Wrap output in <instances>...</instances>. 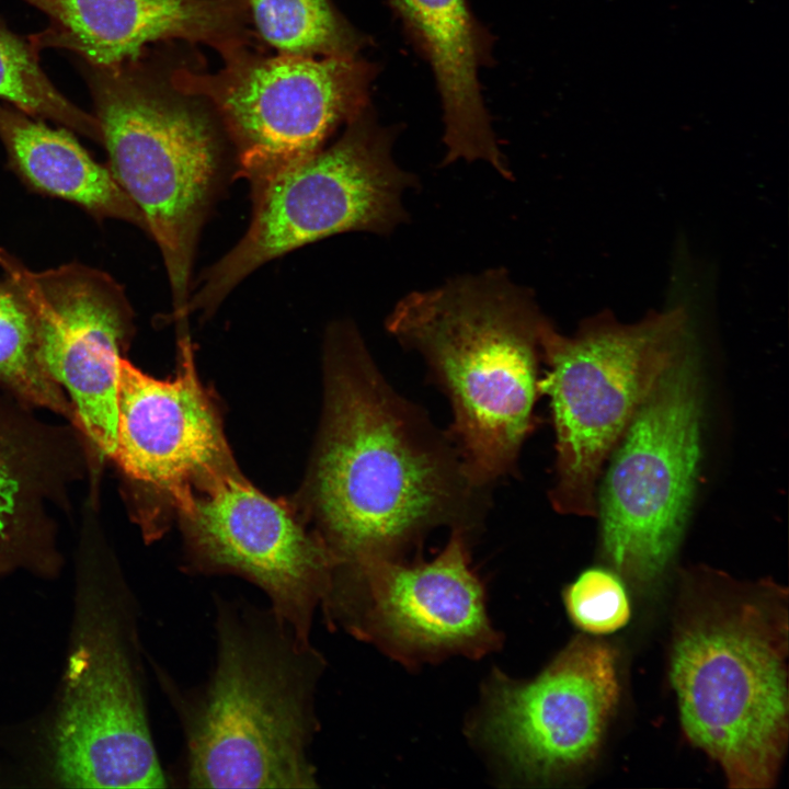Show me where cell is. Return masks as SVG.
Returning a JSON list of instances; mask_svg holds the SVG:
<instances>
[{"instance_id":"1","label":"cell","mask_w":789,"mask_h":789,"mask_svg":"<svg viewBox=\"0 0 789 789\" xmlns=\"http://www.w3.org/2000/svg\"><path fill=\"white\" fill-rule=\"evenodd\" d=\"M324 377L307 500L331 573L403 559L439 527L472 539L491 488L471 473L449 431L389 384L351 321L327 332Z\"/></svg>"},{"instance_id":"2","label":"cell","mask_w":789,"mask_h":789,"mask_svg":"<svg viewBox=\"0 0 789 789\" xmlns=\"http://www.w3.org/2000/svg\"><path fill=\"white\" fill-rule=\"evenodd\" d=\"M215 599V662L208 678L182 690L159 673L181 723L191 788L318 787L310 747L323 655L270 606Z\"/></svg>"},{"instance_id":"3","label":"cell","mask_w":789,"mask_h":789,"mask_svg":"<svg viewBox=\"0 0 789 789\" xmlns=\"http://www.w3.org/2000/svg\"><path fill=\"white\" fill-rule=\"evenodd\" d=\"M547 318L502 268L412 291L387 331L419 353L453 411L449 433L474 478L492 488L516 471L535 427Z\"/></svg>"},{"instance_id":"4","label":"cell","mask_w":789,"mask_h":789,"mask_svg":"<svg viewBox=\"0 0 789 789\" xmlns=\"http://www.w3.org/2000/svg\"><path fill=\"white\" fill-rule=\"evenodd\" d=\"M75 561L67 654L43 731L44 780L61 788H164L138 604L95 519H85Z\"/></svg>"},{"instance_id":"5","label":"cell","mask_w":789,"mask_h":789,"mask_svg":"<svg viewBox=\"0 0 789 789\" xmlns=\"http://www.w3.org/2000/svg\"><path fill=\"white\" fill-rule=\"evenodd\" d=\"M112 175L141 213L185 322L198 233L218 184L222 147L203 100L178 90L142 55L100 67L79 60Z\"/></svg>"},{"instance_id":"6","label":"cell","mask_w":789,"mask_h":789,"mask_svg":"<svg viewBox=\"0 0 789 789\" xmlns=\"http://www.w3.org/2000/svg\"><path fill=\"white\" fill-rule=\"evenodd\" d=\"M788 622L771 588L716 602L676 632L670 676L683 730L730 788L773 786L788 741Z\"/></svg>"},{"instance_id":"7","label":"cell","mask_w":789,"mask_h":789,"mask_svg":"<svg viewBox=\"0 0 789 789\" xmlns=\"http://www.w3.org/2000/svg\"><path fill=\"white\" fill-rule=\"evenodd\" d=\"M684 307L654 312L636 323L602 313L573 335L547 319L540 334L556 432L554 482L549 491L560 514L597 516L603 466L664 370L690 345Z\"/></svg>"},{"instance_id":"8","label":"cell","mask_w":789,"mask_h":789,"mask_svg":"<svg viewBox=\"0 0 789 789\" xmlns=\"http://www.w3.org/2000/svg\"><path fill=\"white\" fill-rule=\"evenodd\" d=\"M395 136L368 106L333 145L253 187L245 235L205 272L188 313L210 315L258 267L305 244L346 231L388 235L403 224L402 195L418 181L395 162Z\"/></svg>"},{"instance_id":"9","label":"cell","mask_w":789,"mask_h":789,"mask_svg":"<svg viewBox=\"0 0 789 789\" xmlns=\"http://www.w3.org/2000/svg\"><path fill=\"white\" fill-rule=\"evenodd\" d=\"M699 359L690 344L659 377L609 455L597 500L606 560L641 586L671 564L700 460Z\"/></svg>"},{"instance_id":"10","label":"cell","mask_w":789,"mask_h":789,"mask_svg":"<svg viewBox=\"0 0 789 789\" xmlns=\"http://www.w3.org/2000/svg\"><path fill=\"white\" fill-rule=\"evenodd\" d=\"M375 76L357 55L262 57L247 49L217 72L179 68L169 79L210 105L253 188L321 149L341 123L367 108Z\"/></svg>"},{"instance_id":"11","label":"cell","mask_w":789,"mask_h":789,"mask_svg":"<svg viewBox=\"0 0 789 789\" xmlns=\"http://www.w3.org/2000/svg\"><path fill=\"white\" fill-rule=\"evenodd\" d=\"M471 542L466 534L450 531L431 561L377 558L333 572L319 608L332 629H344L405 665L482 658L501 639L471 567Z\"/></svg>"},{"instance_id":"12","label":"cell","mask_w":789,"mask_h":789,"mask_svg":"<svg viewBox=\"0 0 789 789\" xmlns=\"http://www.w3.org/2000/svg\"><path fill=\"white\" fill-rule=\"evenodd\" d=\"M0 268L32 310L39 363L71 404V425L87 447L88 478L99 482L115 450L118 366L134 334L125 290L81 263L32 271L2 248Z\"/></svg>"},{"instance_id":"13","label":"cell","mask_w":789,"mask_h":789,"mask_svg":"<svg viewBox=\"0 0 789 789\" xmlns=\"http://www.w3.org/2000/svg\"><path fill=\"white\" fill-rule=\"evenodd\" d=\"M619 694L615 650L578 637L534 679L494 670L469 729L508 778L545 784L593 758Z\"/></svg>"},{"instance_id":"14","label":"cell","mask_w":789,"mask_h":789,"mask_svg":"<svg viewBox=\"0 0 789 789\" xmlns=\"http://www.w3.org/2000/svg\"><path fill=\"white\" fill-rule=\"evenodd\" d=\"M178 510L192 573L248 580L297 637L310 640L332 559L288 505L262 494L230 467L195 485Z\"/></svg>"},{"instance_id":"15","label":"cell","mask_w":789,"mask_h":789,"mask_svg":"<svg viewBox=\"0 0 789 789\" xmlns=\"http://www.w3.org/2000/svg\"><path fill=\"white\" fill-rule=\"evenodd\" d=\"M179 335L180 365L172 380L155 379L125 357L119 361L111 460L133 505L157 493L178 507L196 484L233 467L218 413L197 378L190 336Z\"/></svg>"},{"instance_id":"16","label":"cell","mask_w":789,"mask_h":789,"mask_svg":"<svg viewBox=\"0 0 789 789\" xmlns=\"http://www.w3.org/2000/svg\"><path fill=\"white\" fill-rule=\"evenodd\" d=\"M33 410L0 387V579L60 575L56 514H70L72 488L89 474L81 434Z\"/></svg>"},{"instance_id":"17","label":"cell","mask_w":789,"mask_h":789,"mask_svg":"<svg viewBox=\"0 0 789 789\" xmlns=\"http://www.w3.org/2000/svg\"><path fill=\"white\" fill-rule=\"evenodd\" d=\"M48 19L28 37L37 50L66 49L80 61L111 67L142 55L148 44H205L224 60L248 49L244 0H22Z\"/></svg>"},{"instance_id":"18","label":"cell","mask_w":789,"mask_h":789,"mask_svg":"<svg viewBox=\"0 0 789 789\" xmlns=\"http://www.w3.org/2000/svg\"><path fill=\"white\" fill-rule=\"evenodd\" d=\"M434 72L444 111V164L484 161L500 175L513 173L485 110L478 70L490 42L466 0H389Z\"/></svg>"},{"instance_id":"19","label":"cell","mask_w":789,"mask_h":789,"mask_svg":"<svg viewBox=\"0 0 789 789\" xmlns=\"http://www.w3.org/2000/svg\"><path fill=\"white\" fill-rule=\"evenodd\" d=\"M0 140L10 169L33 192L75 204L96 220L119 219L147 231L141 213L110 169L71 130L52 128L0 101Z\"/></svg>"},{"instance_id":"20","label":"cell","mask_w":789,"mask_h":789,"mask_svg":"<svg viewBox=\"0 0 789 789\" xmlns=\"http://www.w3.org/2000/svg\"><path fill=\"white\" fill-rule=\"evenodd\" d=\"M261 37L281 55L356 56L366 39L330 0H244Z\"/></svg>"},{"instance_id":"21","label":"cell","mask_w":789,"mask_h":789,"mask_svg":"<svg viewBox=\"0 0 789 789\" xmlns=\"http://www.w3.org/2000/svg\"><path fill=\"white\" fill-rule=\"evenodd\" d=\"M0 387L23 403L72 424L73 411L67 396L39 363L32 310L7 277L0 281Z\"/></svg>"},{"instance_id":"22","label":"cell","mask_w":789,"mask_h":789,"mask_svg":"<svg viewBox=\"0 0 789 789\" xmlns=\"http://www.w3.org/2000/svg\"><path fill=\"white\" fill-rule=\"evenodd\" d=\"M39 50L0 19V101L102 145L98 119L69 101L39 64Z\"/></svg>"},{"instance_id":"23","label":"cell","mask_w":789,"mask_h":789,"mask_svg":"<svg viewBox=\"0 0 789 789\" xmlns=\"http://www.w3.org/2000/svg\"><path fill=\"white\" fill-rule=\"evenodd\" d=\"M572 622L592 634H607L625 627L631 616L630 602L621 580L601 568L582 572L563 592Z\"/></svg>"}]
</instances>
